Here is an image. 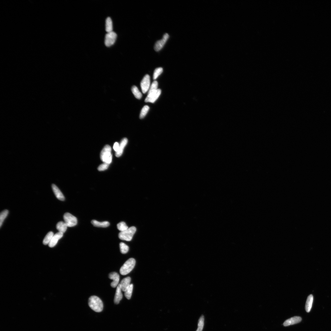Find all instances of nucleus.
<instances>
[{"mask_svg":"<svg viewBox=\"0 0 331 331\" xmlns=\"http://www.w3.org/2000/svg\"><path fill=\"white\" fill-rule=\"evenodd\" d=\"M89 304L92 310L97 313H100L103 310V305L102 301L96 296H92L89 298Z\"/></svg>","mask_w":331,"mask_h":331,"instance_id":"obj_1","label":"nucleus"},{"mask_svg":"<svg viewBox=\"0 0 331 331\" xmlns=\"http://www.w3.org/2000/svg\"><path fill=\"white\" fill-rule=\"evenodd\" d=\"M136 264L134 259L130 258L121 267L120 272L122 275H125L131 271Z\"/></svg>","mask_w":331,"mask_h":331,"instance_id":"obj_2","label":"nucleus"},{"mask_svg":"<svg viewBox=\"0 0 331 331\" xmlns=\"http://www.w3.org/2000/svg\"><path fill=\"white\" fill-rule=\"evenodd\" d=\"M136 231V227L134 226L131 227L126 230L121 232L119 234V238L122 240L130 241L132 239Z\"/></svg>","mask_w":331,"mask_h":331,"instance_id":"obj_3","label":"nucleus"},{"mask_svg":"<svg viewBox=\"0 0 331 331\" xmlns=\"http://www.w3.org/2000/svg\"><path fill=\"white\" fill-rule=\"evenodd\" d=\"M111 148L109 145L105 146L101 151L100 158L104 163L110 164L112 162V156Z\"/></svg>","mask_w":331,"mask_h":331,"instance_id":"obj_4","label":"nucleus"},{"mask_svg":"<svg viewBox=\"0 0 331 331\" xmlns=\"http://www.w3.org/2000/svg\"><path fill=\"white\" fill-rule=\"evenodd\" d=\"M64 220L67 227H74L77 223V218L69 213H67L64 214Z\"/></svg>","mask_w":331,"mask_h":331,"instance_id":"obj_5","label":"nucleus"},{"mask_svg":"<svg viewBox=\"0 0 331 331\" xmlns=\"http://www.w3.org/2000/svg\"><path fill=\"white\" fill-rule=\"evenodd\" d=\"M117 37L116 34L114 32L108 33L105 35V44L107 47H110L115 43Z\"/></svg>","mask_w":331,"mask_h":331,"instance_id":"obj_6","label":"nucleus"},{"mask_svg":"<svg viewBox=\"0 0 331 331\" xmlns=\"http://www.w3.org/2000/svg\"><path fill=\"white\" fill-rule=\"evenodd\" d=\"M150 84V77L149 75L146 74L142 80L141 86L142 91L143 93H146L149 89Z\"/></svg>","mask_w":331,"mask_h":331,"instance_id":"obj_7","label":"nucleus"},{"mask_svg":"<svg viewBox=\"0 0 331 331\" xmlns=\"http://www.w3.org/2000/svg\"><path fill=\"white\" fill-rule=\"evenodd\" d=\"M169 38V35L167 33L163 36V39L157 41L155 44L154 49L156 51H159L164 47L167 41Z\"/></svg>","mask_w":331,"mask_h":331,"instance_id":"obj_8","label":"nucleus"},{"mask_svg":"<svg viewBox=\"0 0 331 331\" xmlns=\"http://www.w3.org/2000/svg\"><path fill=\"white\" fill-rule=\"evenodd\" d=\"M161 91L160 89H158L157 91L148 94L145 100V102L146 103H154L160 96Z\"/></svg>","mask_w":331,"mask_h":331,"instance_id":"obj_9","label":"nucleus"},{"mask_svg":"<svg viewBox=\"0 0 331 331\" xmlns=\"http://www.w3.org/2000/svg\"><path fill=\"white\" fill-rule=\"evenodd\" d=\"M109 277L110 279L113 280V282L111 283V287L115 288L117 286L119 281V275L115 272H112L109 274Z\"/></svg>","mask_w":331,"mask_h":331,"instance_id":"obj_10","label":"nucleus"},{"mask_svg":"<svg viewBox=\"0 0 331 331\" xmlns=\"http://www.w3.org/2000/svg\"><path fill=\"white\" fill-rule=\"evenodd\" d=\"M302 318L300 317H293L286 320L283 323V325L286 327L293 325L300 322Z\"/></svg>","mask_w":331,"mask_h":331,"instance_id":"obj_11","label":"nucleus"},{"mask_svg":"<svg viewBox=\"0 0 331 331\" xmlns=\"http://www.w3.org/2000/svg\"><path fill=\"white\" fill-rule=\"evenodd\" d=\"M63 235V233L59 232L54 235L51 240L49 243V247L51 248L54 247L57 244L58 240L62 238Z\"/></svg>","mask_w":331,"mask_h":331,"instance_id":"obj_12","label":"nucleus"},{"mask_svg":"<svg viewBox=\"0 0 331 331\" xmlns=\"http://www.w3.org/2000/svg\"><path fill=\"white\" fill-rule=\"evenodd\" d=\"M52 188L56 197L60 201H64L65 197L58 187L55 185L53 184L52 185Z\"/></svg>","mask_w":331,"mask_h":331,"instance_id":"obj_13","label":"nucleus"},{"mask_svg":"<svg viewBox=\"0 0 331 331\" xmlns=\"http://www.w3.org/2000/svg\"><path fill=\"white\" fill-rule=\"evenodd\" d=\"M128 141V139L126 138H124L122 140L118 151L116 152L115 155L117 157H119L122 155L124 149Z\"/></svg>","mask_w":331,"mask_h":331,"instance_id":"obj_14","label":"nucleus"},{"mask_svg":"<svg viewBox=\"0 0 331 331\" xmlns=\"http://www.w3.org/2000/svg\"><path fill=\"white\" fill-rule=\"evenodd\" d=\"M122 291L120 285H118L116 289L114 301L116 304H118L119 303L122 298L123 295Z\"/></svg>","mask_w":331,"mask_h":331,"instance_id":"obj_15","label":"nucleus"},{"mask_svg":"<svg viewBox=\"0 0 331 331\" xmlns=\"http://www.w3.org/2000/svg\"><path fill=\"white\" fill-rule=\"evenodd\" d=\"M131 279L130 277L124 278L119 284L122 290L124 292L127 287L130 285Z\"/></svg>","mask_w":331,"mask_h":331,"instance_id":"obj_16","label":"nucleus"},{"mask_svg":"<svg viewBox=\"0 0 331 331\" xmlns=\"http://www.w3.org/2000/svg\"><path fill=\"white\" fill-rule=\"evenodd\" d=\"M313 300V295H310L307 298L306 302L305 305V310L307 313L310 312L312 306Z\"/></svg>","mask_w":331,"mask_h":331,"instance_id":"obj_17","label":"nucleus"},{"mask_svg":"<svg viewBox=\"0 0 331 331\" xmlns=\"http://www.w3.org/2000/svg\"><path fill=\"white\" fill-rule=\"evenodd\" d=\"M91 223L93 226L98 227L106 228L108 227L110 225L109 222L107 221L100 222L95 220H93Z\"/></svg>","mask_w":331,"mask_h":331,"instance_id":"obj_18","label":"nucleus"},{"mask_svg":"<svg viewBox=\"0 0 331 331\" xmlns=\"http://www.w3.org/2000/svg\"><path fill=\"white\" fill-rule=\"evenodd\" d=\"M67 227L65 223L63 221L59 222L56 226V228L59 231V232L63 234L66 232Z\"/></svg>","mask_w":331,"mask_h":331,"instance_id":"obj_19","label":"nucleus"},{"mask_svg":"<svg viewBox=\"0 0 331 331\" xmlns=\"http://www.w3.org/2000/svg\"><path fill=\"white\" fill-rule=\"evenodd\" d=\"M113 23L110 18L108 17L106 20L105 30L108 33L113 31Z\"/></svg>","mask_w":331,"mask_h":331,"instance_id":"obj_20","label":"nucleus"},{"mask_svg":"<svg viewBox=\"0 0 331 331\" xmlns=\"http://www.w3.org/2000/svg\"><path fill=\"white\" fill-rule=\"evenodd\" d=\"M133 289V285L130 284L125 291L124 295L126 298L129 299L131 297Z\"/></svg>","mask_w":331,"mask_h":331,"instance_id":"obj_21","label":"nucleus"},{"mask_svg":"<svg viewBox=\"0 0 331 331\" xmlns=\"http://www.w3.org/2000/svg\"><path fill=\"white\" fill-rule=\"evenodd\" d=\"M54 235L53 233L52 232H50L48 233L46 235L44 239L43 240V244L45 245L49 244V243L51 240Z\"/></svg>","mask_w":331,"mask_h":331,"instance_id":"obj_22","label":"nucleus"},{"mask_svg":"<svg viewBox=\"0 0 331 331\" xmlns=\"http://www.w3.org/2000/svg\"><path fill=\"white\" fill-rule=\"evenodd\" d=\"M132 91L135 97L136 98L139 99L141 98L142 97V93L136 86H134L132 87Z\"/></svg>","mask_w":331,"mask_h":331,"instance_id":"obj_23","label":"nucleus"},{"mask_svg":"<svg viewBox=\"0 0 331 331\" xmlns=\"http://www.w3.org/2000/svg\"><path fill=\"white\" fill-rule=\"evenodd\" d=\"M205 318L202 315L200 318L198 323V328L196 331H202L204 325Z\"/></svg>","mask_w":331,"mask_h":331,"instance_id":"obj_24","label":"nucleus"},{"mask_svg":"<svg viewBox=\"0 0 331 331\" xmlns=\"http://www.w3.org/2000/svg\"><path fill=\"white\" fill-rule=\"evenodd\" d=\"M9 211L6 209L2 212L0 214V227H1L5 219L8 216Z\"/></svg>","mask_w":331,"mask_h":331,"instance_id":"obj_25","label":"nucleus"},{"mask_svg":"<svg viewBox=\"0 0 331 331\" xmlns=\"http://www.w3.org/2000/svg\"><path fill=\"white\" fill-rule=\"evenodd\" d=\"M117 229L121 232H123L129 228L126 223L124 222L119 223L117 224Z\"/></svg>","mask_w":331,"mask_h":331,"instance_id":"obj_26","label":"nucleus"},{"mask_svg":"<svg viewBox=\"0 0 331 331\" xmlns=\"http://www.w3.org/2000/svg\"><path fill=\"white\" fill-rule=\"evenodd\" d=\"M120 251L123 254L127 253L129 250V247L124 243L121 242L120 243Z\"/></svg>","mask_w":331,"mask_h":331,"instance_id":"obj_27","label":"nucleus"},{"mask_svg":"<svg viewBox=\"0 0 331 331\" xmlns=\"http://www.w3.org/2000/svg\"><path fill=\"white\" fill-rule=\"evenodd\" d=\"M149 107L148 105H146L141 110L140 115V117L141 119L144 118L147 114L149 110Z\"/></svg>","mask_w":331,"mask_h":331,"instance_id":"obj_28","label":"nucleus"},{"mask_svg":"<svg viewBox=\"0 0 331 331\" xmlns=\"http://www.w3.org/2000/svg\"><path fill=\"white\" fill-rule=\"evenodd\" d=\"M163 72V68L160 67L156 68L154 72L153 79L154 80L157 79Z\"/></svg>","mask_w":331,"mask_h":331,"instance_id":"obj_29","label":"nucleus"},{"mask_svg":"<svg viewBox=\"0 0 331 331\" xmlns=\"http://www.w3.org/2000/svg\"><path fill=\"white\" fill-rule=\"evenodd\" d=\"M158 82L157 81H154L151 86L150 88L148 94L157 91L158 89Z\"/></svg>","mask_w":331,"mask_h":331,"instance_id":"obj_30","label":"nucleus"},{"mask_svg":"<svg viewBox=\"0 0 331 331\" xmlns=\"http://www.w3.org/2000/svg\"><path fill=\"white\" fill-rule=\"evenodd\" d=\"M110 164L107 163H104L103 164L100 165L98 168V170L100 171H104L107 170Z\"/></svg>","mask_w":331,"mask_h":331,"instance_id":"obj_31","label":"nucleus"},{"mask_svg":"<svg viewBox=\"0 0 331 331\" xmlns=\"http://www.w3.org/2000/svg\"><path fill=\"white\" fill-rule=\"evenodd\" d=\"M119 143L117 142H115L113 146V148L115 151L116 152L118 151L119 148Z\"/></svg>","mask_w":331,"mask_h":331,"instance_id":"obj_32","label":"nucleus"}]
</instances>
